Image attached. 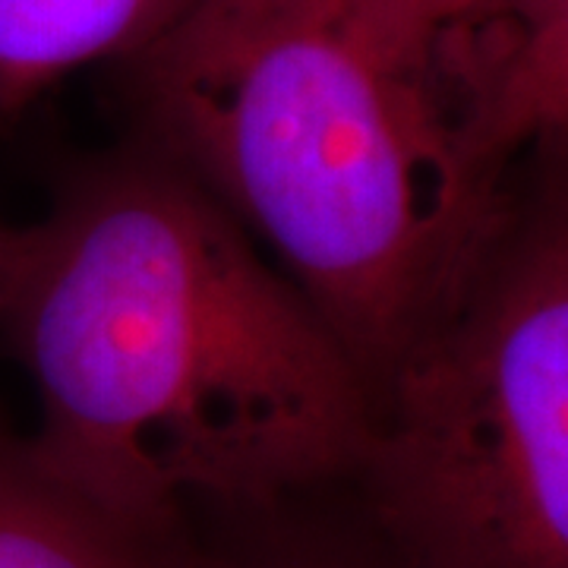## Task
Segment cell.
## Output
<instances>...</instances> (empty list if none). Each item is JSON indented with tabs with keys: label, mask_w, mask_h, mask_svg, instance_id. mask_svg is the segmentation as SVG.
<instances>
[{
	"label": "cell",
	"mask_w": 568,
	"mask_h": 568,
	"mask_svg": "<svg viewBox=\"0 0 568 568\" xmlns=\"http://www.w3.org/2000/svg\"><path fill=\"white\" fill-rule=\"evenodd\" d=\"M186 552L183 530L108 511L0 426V568H183Z\"/></svg>",
	"instance_id": "cell-5"
},
{
	"label": "cell",
	"mask_w": 568,
	"mask_h": 568,
	"mask_svg": "<svg viewBox=\"0 0 568 568\" xmlns=\"http://www.w3.org/2000/svg\"><path fill=\"white\" fill-rule=\"evenodd\" d=\"M183 568H388L376 547L345 544L325 537H301V534H278L265 537L253 547L231 549V552H196L190 547Z\"/></svg>",
	"instance_id": "cell-7"
},
{
	"label": "cell",
	"mask_w": 568,
	"mask_h": 568,
	"mask_svg": "<svg viewBox=\"0 0 568 568\" xmlns=\"http://www.w3.org/2000/svg\"><path fill=\"white\" fill-rule=\"evenodd\" d=\"M347 480L388 568H568L566 149L511 183L465 284L373 395Z\"/></svg>",
	"instance_id": "cell-3"
},
{
	"label": "cell",
	"mask_w": 568,
	"mask_h": 568,
	"mask_svg": "<svg viewBox=\"0 0 568 568\" xmlns=\"http://www.w3.org/2000/svg\"><path fill=\"white\" fill-rule=\"evenodd\" d=\"M0 328L39 392L41 465L142 528L183 530L186 499L278 511L347 480L366 443L373 398L342 338L136 140L13 227Z\"/></svg>",
	"instance_id": "cell-1"
},
{
	"label": "cell",
	"mask_w": 568,
	"mask_h": 568,
	"mask_svg": "<svg viewBox=\"0 0 568 568\" xmlns=\"http://www.w3.org/2000/svg\"><path fill=\"white\" fill-rule=\"evenodd\" d=\"M424 80L448 140L489 186L518 159L566 149L568 0H477L426 44Z\"/></svg>",
	"instance_id": "cell-4"
},
{
	"label": "cell",
	"mask_w": 568,
	"mask_h": 568,
	"mask_svg": "<svg viewBox=\"0 0 568 568\" xmlns=\"http://www.w3.org/2000/svg\"><path fill=\"white\" fill-rule=\"evenodd\" d=\"M392 51L424 70L433 32L477 0H354Z\"/></svg>",
	"instance_id": "cell-8"
},
{
	"label": "cell",
	"mask_w": 568,
	"mask_h": 568,
	"mask_svg": "<svg viewBox=\"0 0 568 568\" xmlns=\"http://www.w3.org/2000/svg\"><path fill=\"white\" fill-rule=\"evenodd\" d=\"M203 0H0V114H20L67 73L133 61Z\"/></svg>",
	"instance_id": "cell-6"
},
{
	"label": "cell",
	"mask_w": 568,
	"mask_h": 568,
	"mask_svg": "<svg viewBox=\"0 0 568 568\" xmlns=\"http://www.w3.org/2000/svg\"><path fill=\"white\" fill-rule=\"evenodd\" d=\"M10 244H13V227H3V224H0V287H3V272H7Z\"/></svg>",
	"instance_id": "cell-9"
},
{
	"label": "cell",
	"mask_w": 568,
	"mask_h": 568,
	"mask_svg": "<svg viewBox=\"0 0 568 568\" xmlns=\"http://www.w3.org/2000/svg\"><path fill=\"white\" fill-rule=\"evenodd\" d=\"M130 92L136 142L278 256L369 398L511 196L467 171L424 70L354 0H203L130 61Z\"/></svg>",
	"instance_id": "cell-2"
}]
</instances>
